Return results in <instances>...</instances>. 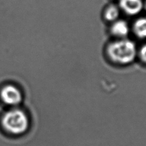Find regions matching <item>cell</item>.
<instances>
[{"label":"cell","instance_id":"obj_1","mask_svg":"<svg viewBox=\"0 0 146 146\" xmlns=\"http://www.w3.org/2000/svg\"><path fill=\"white\" fill-rule=\"evenodd\" d=\"M108 52L113 61L120 64H127L134 61L137 48L133 42L124 39L110 44Z\"/></svg>","mask_w":146,"mask_h":146},{"label":"cell","instance_id":"obj_2","mask_svg":"<svg viewBox=\"0 0 146 146\" xmlns=\"http://www.w3.org/2000/svg\"><path fill=\"white\" fill-rule=\"evenodd\" d=\"M3 124L8 131L15 135H19L28 129L29 120L27 115L23 111L14 110L5 115Z\"/></svg>","mask_w":146,"mask_h":146},{"label":"cell","instance_id":"obj_3","mask_svg":"<svg viewBox=\"0 0 146 146\" xmlns=\"http://www.w3.org/2000/svg\"><path fill=\"white\" fill-rule=\"evenodd\" d=\"M3 102L9 105H16L21 102L22 95L19 90L12 85L6 86L1 92Z\"/></svg>","mask_w":146,"mask_h":146},{"label":"cell","instance_id":"obj_4","mask_svg":"<svg viewBox=\"0 0 146 146\" xmlns=\"http://www.w3.org/2000/svg\"><path fill=\"white\" fill-rule=\"evenodd\" d=\"M120 5L123 11L129 15L139 14L143 9L142 0H120Z\"/></svg>","mask_w":146,"mask_h":146},{"label":"cell","instance_id":"obj_5","mask_svg":"<svg viewBox=\"0 0 146 146\" xmlns=\"http://www.w3.org/2000/svg\"><path fill=\"white\" fill-rule=\"evenodd\" d=\"M129 32L127 23L124 21L120 20L116 21L111 27V32L115 36L119 37H126Z\"/></svg>","mask_w":146,"mask_h":146},{"label":"cell","instance_id":"obj_6","mask_svg":"<svg viewBox=\"0 0 146 146\" xmlns=\"http://www.w3.org/2000/svg\"><path fill=\"white\" fill-rule=\"evenodd\" d=\"M134 31L140 38H146V18H140L136 21Z\"/></svg>","mask_w":146,"mask_h":146},{"label":"cell","instance_id":"obj_7","mask_svg":"<svg viewBox=\"0 0 146 146\" xmlns=\"http://www.w3.org/2000/svg\"><path fill=\"white\" fill-rule=\"evenodd\" d=\"M119 16V11L115 6H110L108 7L105 12V17L108 21H113Z\"/></svg>","mask_w":146,"mask_h":146},{"label":"cell","instance_id":"obj_8","mask_svg":"<svg viewBox=\"0 0 146 146\" xmlns=\"http://www.w3.org/2000/svg\"><path fill=\"white\" fill-rule=\"evenodd\" d=\"M140 57L141 59L146 63V44L142 47L140 50Z\"/></svg>","mask_w":146,"mask_h":146},{"label":"cell","instance_id":"obj_9","mask_svg":"<svg viewBox=\"0 0 146 146\" xmlns=\"http://www.w3.org/2000/svg\"><path fill=\"white\" fill-rule=\"evenodd\" d=\"M145 8H146V5H145Z\"/></svg>","mask_w":146,"mask_h":146}]
</instances>
